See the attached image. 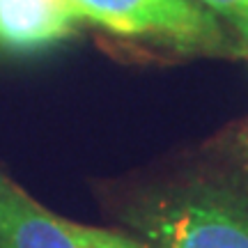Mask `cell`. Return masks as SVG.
<instances>
[{
    "label": "cell",
    "mask_w": 248,
    "mask_h": 248,
    "mask_svg": "<svg viewBox=\"0 0 248 248\" xmlns=\"http://www.w3.org/2000/svg\"><path fill=\"white\" fill-rule=\"evenodd\" d=\"M195 2H200L223 23L234 28L244 39L248 37V0H195Z\"/></svg>",
    "instance_id": "6"
},
{
    "label": "cell",
    "mask_w": 248,
    "mask_h": 248,
    "mask_svg": "<svg viewBox=\"0 0 248 248\" xmlns=\"http://www.w3.org/2000/svg\"><path fill=\"white\" fill-rule=\"evenodd\" d=\"M0 248H83L64 218L21 188L0 170Z\"/></svg>",
    "instance_id": "4"
},
{
    "label": "cell",
    "mask_w": 248,
    "mask_h": 248,
    "mask_svg": "<svg viewBox=\"0 0 248 248\" xmlns=\"http://www.w3.org/2000/svg\"><path fill=\"white\" fill-rule=\"evenodd\" d=\"M246 42H248V37H246Z\"/></svg>",
    "instance_id": "7"
},
{
    "label": "cell",
    "mask_w": 248,
    "mask_h": 248,
    "mask_svg": "<svg viewBox=\"0 0 248 248\" xmlns=\"http://www.w3.org/2000/svg\"><path fill=\"white\" fill-rule=\"evenodd\" d=\"M69 232L78 239L83 248H150L147 244H142L136 237H126L122 232H113L106 228H94V225H85V223L67 221Z\"/></svg>",
    "instance_id": "5"
},
{
    "label": "cell",
    "mask_w": 248,
    "mask_h": 248,
    "mask_svg": "<svg viewBox=\"0 0 248 248\" xmlns=\"http://www.w3.org/2000/svg\"><path fill=\"white\" fill-rule=\"evenodd\" d=\"M150 248H248V191L214 177H188L133 195L122 212Z\"/></svg>",
    "instance_id": "1"
},
{
    "label": "cell",
    "mask_w": 248,
    "mask_h": 248,
    "mask_svg": "<svg viewBox=\"0 0 248 248\" xmlns=\"http://www.w3.org/2000/svg\"><path fill=\"white\" fill-rule=\"evenodd\" d=\"M78 14L69 0H0V51L35 55L76 32Z\"/></svg>",
    "instance_id": "3"
},
{
    "label": "cell",
    "mask_w": 248,
    "mask_h": 248,
    "mask_svg": "<svg viewBox=\"0 0 248 248\" xmlns=\"http://www.w3.org/2000/svg\"><path fill=\"white\" fill-rule=\"evenodd\" d=\"M78 18L113 35L152 39L184 53H230L225 23L195 0H69Z\"/></svg>",
    "instance_id": "2"
}]
</instances>
